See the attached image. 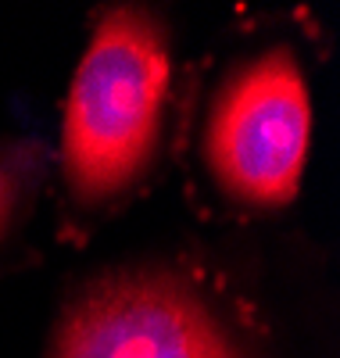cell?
I'll use <instances>...</instances> for the list:
<instances>
[{
  "label": "cell",
  "mask_w": 340,
  "mask_h": 358,
  "mask_svg": "<svg viewBox=\"0 0 340 358\" xmlns=\"http://www.w3.org/2000/svg\"><path fill=\"white\" fill-rule=\"evenodd\" d=\"M172 79L169 36L143 8H111L72 79L61 165L76 201L101 204L147 169Z\"/></svg>",
  "instance_id": "6da1fadb"
},
{
  "label": "cell",
  "mask_w": 340,
  "mask_h": 358,
  "mask_svg": "<svg viewBox=\"0 0 340 358\" xmlns=\"http://www.w3.org/2000/svg\"><path fill=\"white\" fill-rule=\"evenodd\" d=\"M312 101L287 47L240 65L215 94L204 126V162L229 197L251 208H283L297 197Z\"/></svg>",
  "instance_id": "7a4b0ae2"
},
{
  "label": "cell",
  "mask_w": 340,
  "mask_h": 358,
  "mask_svg": "<svg viewBox=\"0 0 340 358\" xmlns=\"http://www.w3.org/2000/svg\"><path fill=\"white\" fill-rule=\"evenodd\" d=\"M47 358H243L201 297L169 273H122L61 319Z\"/></svg>",
  "instance_id": "3957f363"
},
{
  "label": "cell",
  "mask_w": 340,
  "mask_h": 358,
  "mask_svg": "<svg viewBox=\"0 0 340 358\" xmlns=\"http://www.w3.org/2000/svg\"><path fill=\"white\" fill-rule=\"evenodd\" d=\"M11 208H15V176L0 162V233H4V226L11 219Z\"/></svg>",
  "instance_id": "277c9868"
}]
</instances>
